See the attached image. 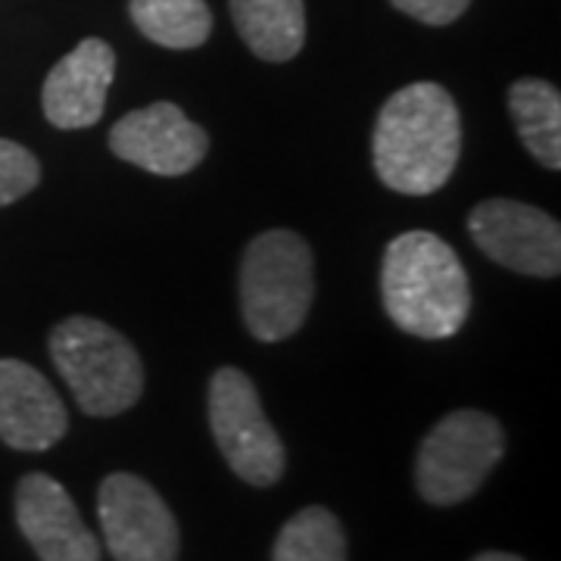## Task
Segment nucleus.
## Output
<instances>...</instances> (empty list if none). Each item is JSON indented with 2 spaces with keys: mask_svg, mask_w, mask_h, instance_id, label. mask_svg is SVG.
<instances>
[{
  "mask_svg": "<svg viewBox=\"0 0 561 561\" xmlns=\"http://www.w3.org/2000/svg\"><path fill=\"white\" fill-rule=\"evenodd\" d=\"M461 153V116L437 81H415L383 103L371 162L378 179L402 197H427L453 179Z\"/></svg>",
  "mask_w": 561,
  "mask_h": 561,
  "instance_id": "1",
  "label": "nucleus"
},
{
  "mask_svg": "<svg viewBox=\"0 0 561 561\" xmlns=\"http://www.w3.org/2000/svg\"><path fill=\"white\" fill-rule=\"evenodd\" d=\"M381 297L390 321L424 341L456 337L471 312L468 272L456 250L431 231H405L387 243Z\"/></svg>",
  "mask_w": 561,
  "mask_h": 561,
  "instance_id": "2",
  "label": "nucleus"
},
{
  "mask_svg": "<svg viewBox=\"0 0 561 561\" xmlns=\"http://www.w3.org/2000/svg\"><path fill=\"white\" fill-rule=\"evenodd\" d=\"M316 300V260L297 231L272 228L247 243L241 260V312L262 343L294 337Z\"/></svg>",
  "mask_w": 561,
  "mask_h": 561,
  "instance_id": "3",
  "label": "nucleus"
},
{
  "mask_svg": "<svg viewBox=\"0 0 561 561\" xmlns=\"http://www.w3.org/2000/svg\"><path fill=\"white\" fill-rule=\"evenodd\" d=\"M50 359L84 415L113 419L144 393V362L106 321L72 316L50 331Z\"/></svg>",
  "mask_w": 561,
  "mask_h": 561,
  "instance_id": "4",
  "label": "nucleus"
},
{
  "mask_svg": "<svg viewBox=\"0 0 561 561\" xmlns=\"http://www.w3.org/2000/svg\"><path fill=\"white\" fill-rule=\"evenodd\" d=\"M505 434L500 421L481 409H459L434 424L421 440L415 486L431 505H459L474 496L500 465Z\"/></svg>",
  "mask_w": 561,
  "mask_h": 561,
  "instance_id": "5",
  "label": "nucleus"
},
{
  "mask_svg": "<svg viewBox=\"0 0 561 561\" xmlns=\"http://www.w3.org/2000/svg\"><path fill=\"white\" fill-rule=\"evenodd\" d=\"M209 427L225 461L241 481L272 486L284 474V443L262 412L256 383L225 365L209 381Z\"/></svg>",
  "mask_w": 561,
  "mask_h": 561,
  "instance_id": "6",
  "label": "nucleus"
},
{
  "mask_svg": "<svg viewBox=\"0 0 561 561\" xmlns=\"http://www.w3.org/2000/svg\"><path fill=\"white\" fill-rule=\"evenodd\" d=\"M103 540L116 561H175L179 524L169 505L138 474H110L98 493Z\"/></svg>",
  "mask_w": 561,
  "mask_h": 561,
  "instance_id": "7",
  "label": "nucleus"
},
{
  "mask_svg": "<svg viewBox=\"0 0 561 561\" xmlns=\"http://www.w3.org/2000/svg\"><path fill=\"white\" fill-rule=\"evenodd\" d=\"M474 243L493 262L534 278L561 272V225L530 203L483 201L468 216Z\"/></svg>",
  "mask_w": 561,
  "mask_h": 561,
  "instance_id": "8",
  "label": "nucleus"
},
{
  "mask_svg": "<svg viewBox=\"0 0 561 561\" xmlns=\"http://www.w3.org/2000/svg\"><path fill=\"white\" fill-rule=\"evenodd\" d=\"M110 150L150 175L179 179L201 165L209 138L181 106L162 101L122 116L110 131Z\"/></svg>",
  "mask_w": 561,
  "mask_h": 561,
  "instance_id": "9",
  "label": "nucleus"
},
{
  "mask_svg": "<svg viewBox=\"0 0 561 561\" xmlns=\"http://www.w3.org/2000/svg\"><path fill=\"white\" fill-rule=\"evenodd\" d=\"M16 524L41 561H101L98 537L60 481L32 471L16 486Z\"/></svg>",
  "mask_w": 561,
  "mask_h": 561,
  "instance_id": "10",
  "label": "nucleus"
},
{
  "mask_svg": "<svg viewBox=\"0 0 561 561\" xmlns=\"http://www.w3.org/2000/svg\"><path fill=\"white\" fill-rule=\"evenodd\" d=\"M116 76V54L101 38H84L44 79L41 106L54 128L79 131L98 125Z\"/></svg>",
  "mask_w": 561,
  "mask_h": 561,
  "instance_id": "11",
  "label": "nucleus"
},
{
  "mask_svg": "<svg viewBox=\"0 0 561 561\" xmlns=\"http://www.w3.org/2000/svg\"><path fill=\"white\" fill-rule=\"evenodd\" d=\"M69 415L38 368L0 359V440L22 453H44L66 437Z\"/></svg>",
  "mask_w": 561,
  "mask_h": 561,
  "instance_id": "12",
  "label": "nucleus"
},
{
  "mask_svg": "<svg viewBox=\"0 0 561 561\" xmlns=\"http://www.w3.org/2000/svg\"><path fill=\"white\" fill-rule=\"evenodd\" d=\"M241 41L265 62L294 60L306 44L302 0H228Z\"/></svg>",
  "mask_w": 561,
  "mask_h": 561,
  "instance_id": "13",
  "label": "nucleus"
},
{
  "mask_svg": "<svg viewBox=\"0 0 561 561\" xmlns=\"http://www.w3.org/2000/svg\"><path fill=\"white\" fill-rule=\"evenodd\" d=\"M508 113L530 157L559 172L561 169V94L556 84L518 79L508 88Z\"/></svg>",
  "mask_w": 561,
  "mask_h": 561,
  "instance_id": "14",
  "label": "nucleus"
},
{
  "mask_svg": "<svg viewBox=\"0 0 561 561\" xmlns=\"http://www.w3.org/2000/svg\"><path fill=\"white\" fill-rule=\"evenodd\" d=\"M128 13L144 38L169 50H194L213 32L206 0H131Z\"/></svg>",
  "mask_w": 561,
  "mask_h": 561,
  "instance_id": "15",
  "label": "nucleus"
},
{
  "mask_svg": "<svg viewBox=\"0 0 561 561\" xmlns=\"http://www.w3.org/2000/svg\"><path fill=\"white\" fill-rule=\"evenodd\" d=\"M272 561H346V534L334 512L309 505L280 527Z\"/></svg>",
  "mask_w": 561,
  "mask_h": 561,
  "instance_id": "16",
  "label": "nucleus"
},
{
  "mask_svg": "<svg viewBox=\"0 0 561 561\" xmlns=\"http://www.w3.org/2000/svg\"><path fill=\"white\" fill-rule=\"evenodd\" d=\"M38 160L16 140L0 138V206L22 201L25 194L38 187Z\"/></svg>",
  "mask_w": 561,
  "mask_h": 561,
  "instance_id": "17",
  "label": "nucleus"
},
{
  "mask_svg": "<svg viewBox=\"0 0 561 561\" xmlns=\"http://www.w3.org/2000/svg\"><path fill=\"white\" fill-rule=\"evenodd\" d=\"M400 13L424 25H449L468 10L471 0H390Z\"/></svg>",
  "mask_w": 561,
  "mask_h": 561,
  "instance_id": "18",
  "label": "nucleus"
},
{
  "mask_svg": "<svg viewBox=\"0 0 561 561\" xmlns=\"http://www.w3.org/2000/svg\"><path fill=\"white\" fill-rule=\"evenodd\" d=\"M471 561H524V559L512 556V552H481V556H474Z\"/></svg>",
  "mask_w": 561,
  "mask_h": 561,
  "instance_id": "19",
  "label": "nucleus"
}]
</instances>
